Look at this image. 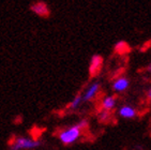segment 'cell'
I'll return each instance as SVG.
<instances>
[{
	"label": "cell",
	"mask_w": 151,
	"mask_h": 150,
	"mask_svg": "<svg viewBox=\"0 0 151 150\" xmlns=\"http://www.w3.org/2000/svg\"><path fill=\"white\" fill-rule=\"evenodd\" d=\"M118 115L123 119H133L137 116V110L132 105L124 104L118 110Z\"/></svg>",
	"instance_id": "cell-7"
},
{
	"label": "cell",
	"mask_w": 151,
	"mask_h": 150,
	"mask_svg": "<svg viewBox=\"0 0 151 150\" xmlns=\"http://www.w3.org/2000/svg\"><path fill=\"white\" fill-rule=\"evenodd\" d=\"M147 71H148L149 73H151V63L149 64L148 66H147Z\"/></svg>",
	"instance_id": "cell-13"
},
{
	"label": "cell",
	"mask_w": 151,
	"mask_h": 150,
	"mask_svg": "<svg viewBox=\"0 0 151 150\" xmlns=\"http://www.w3.org/2000/svg\"><path fill=\"white\" fill-rule=\"evenodd\" d=\"M102 66H103V58L100 55L92 56L89 63V75L91 77H94L101 72Z\"/></svg>",
	"instance_id": "cell-5"
},
{
	"label": "cell",
	"mask_w": 151,
	"mask_h": 150,
	"mask_svg": "<svg viewBox=\"0 0 151 150\" xmlns=\"http://www.w3.org/2000/svg\"><path fill=\"white\" fill-rule=\"evenodd\" d=\"M100 89H101V84H100L99 81H93V83H91V84L84 90V92L81 93L84 102H89V101L94 100V99L96 98L98 93L100 92Z\"/></svg>",
	"instance_id": "cell-3"
},
{
	"label": "cell",
	"mask_w": 151,
	"mask_h": 150,
	"mask_svg": "<svg viewBox=\"0 0 151 150\" xmlns=\"http://www.w3.org/2000/svg\"><path fill=\"white\" fill-rule=\"evenodd\" d=\"M83 129L76 123L74 125L68 127L63 130H61L58 133V138L61 144L65 145V146H70V145L75 144L76 141H78L83 136Z\"/></svg>",
	"instance_id": "cell-1"
},
{
	"label": "cell",
	"mask_w": 151,
	"mask_h": 150,
	"mask_svg": "<svg viewBox=\"0 0 151 150\" xmlns=\"http://www.w3.org/2000/svg\"><path fill=\"white\" fill-rule=\"evenodd\" d=\"M129 87H130V79L125 76H119L115 78V81L111 84V89L117 93L124 92L129 89Z\"/></svg>",
	"instance_id": "cell-4"
},
{
	"label": "cell",
	"mask_w": 151,
	"mask_h": 150,
	"mask_svg": "<svg viewBox=\"0 0 151 150\" xmlns=\"http://www.w3.org/2000/svg\"><path fill=\"white\" fill-rule=\"evenodd\" d=\"M115 50L117 53H119V54H125L129 50V45L123 41H120L115 45Z\"/></svg>",
	"instance_id": "cell-10"
},
{
	"label": "cell",
	"mask_w": 151,
	"mask_h": 150,
	"mask_svg": "<svg viewBox=\"0 0 151 150\" xmlns=\"http://www.w3.org/2000/svg\"><path fill=\"white\" fill-rule=\"evenodd\" d=\"M117 105V99L114 95H105L101 101V108L105 112H111Z\"/></svg>",
	"instance_id": "cell-8"
},
{
	"label": "cell",
	"mask_w": 151,
	"mask_h": 150,
	"mask_svg": "<svg viewBox=\"0 0 151 150\" xmlns=\"http://www.w3.org/2000/svg\"><path fill=\"white\" fill-rule=\"evenodd\" d=\"M30 10L40 17H47L50 13L48 6L43 1H38V2L32 3L31 6H30Z\"/></svg>",
	"instance_id": "cell-6"
},
{
	"label": "cell",
	"mask_w": 151,
	"mask_h": 150,
	"mask_svg": "<svg viewBox=\"0 0 151 150\" xmlns=\"http://www.w3.org/2000/svg\"><path fill=\"white\" fill-rule=\"evenodd\" d=\"M83 102H84V100H83V95H81V93H79V94L75 95L74 99L69 103L68 108H69L70 110H76L77 108H79V106L81 105Z\"/></svg>",
	"instance_id": "cell-9"
},
{
	"label": "cell",
	"mask_w": 151,
	"mask_h": 150,
	"mask_svg": "<svg viewBox=\"0 0 151 150\" xmlns=\"http://www.w3.org/2000/svg\"><path fill=\"white\" fill-rule=\"evenodd\" d=\"M109 118H111V114H109V112L102 110V112L99 114V119H100V121H102V122L108 121V120H109Z\"/></svg>",
	"instance_id": "cell-11"
},
{
	"label": "cell",
	"mask_w": 151,
	"mask_h": 150,
	"mask_svg": "<svg viewBox=\"0 0 151 150\" xmlns=\"http://www.w3.org/2000/svg\"><path fill=\"white\" fill-rule=\"evenodd\" d=\"M40 146V141L28 136H15L10 141L11 150H35Z\"/></svg>",
	"instance_id": "cell-2"
},
{
	"label": "cell",
	"mask_w": 151,
	"mask_h": 150,
	"mask_svg": "<svg viewBox=\"0 0 151 150\" xmlns=\"http://www.w3.org/2000/svg\"><path fill=\"white\" fill-rule=\"evenodd\" d=\"M147 98L150 99V100H151V88L148 90V91H147Z\"/></svg>",
	"instance_id": "cell-12"
}]
</instances>
